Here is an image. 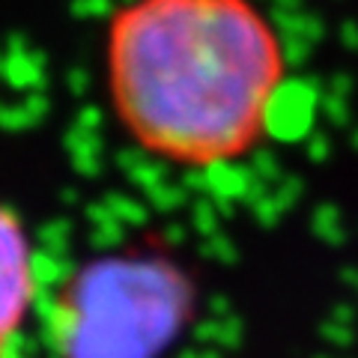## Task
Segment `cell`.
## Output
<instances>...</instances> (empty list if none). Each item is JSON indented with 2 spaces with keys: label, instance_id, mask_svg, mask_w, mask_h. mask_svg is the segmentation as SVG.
Returning <instances> with one entry per match:
<instances>
[{
  "label": "cell",
  "instance_id": "6da1fadb",
  "mask_svg": "<svg viewBox=\"0 0 358 358\" xmlns=\"http://www.w3.org/2000/svg\"><path fill=\"white\" fill-rule=\"evenodd\" d=\"M287 51L257 0H126L105 33L120 129L176 167L233 164L260 147Z\"/></svg>",
  "mask_w": 358,
  "mask_h": 358
},
{
  "label": "cell",
  "instance_id": "7a4b0ae2",
  "mask_svg": "<svg viewBox=\"0 0 358 358\" xmlns=\"http://www.w3.org/2000/svg\"><path fill=\"white\" fill-rule=\"evenodd\" d=\"M188 310L192 287L167 260H99L63 284L54 343L63 358H155Z\"/></svg>",
  "mask_w": 358,
  "mask_h": 358
},
{
  "label": "cell",
  "instance_id": "3957f363",
  "mask_svg": "<svg viewBox=\"0 0 358 358\" xmlns=\"http://www.w3.org/2000/svg\"><path fill=\"white\" fill-rule=\"evenodd\" d=\"M36 305V257L24 218L0 203V358Z\"/></svg>",
  "mask_w": 358,
  "mask_h": 358
}]
</instances>
